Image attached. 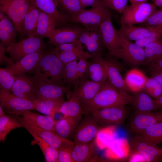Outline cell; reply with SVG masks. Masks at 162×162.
I'll return each instance as SVG.
<instances>
[{"instance_id":"1f68e13d","label":"cell","mask_w":162,"mask_h":162,"mask_svg":"<svg viewBox=\"0 0 162 162\" xmlns=\"http://www.w3.org/2000/svg\"><path fill=\"white\" fill-rule=\"evenodd\" d=\"M58 112L62 113L64 117L82 115L84 113L80 99L74 92L68 100L62 104Z\"/></svg>"},{"instance_id":"be15d7a7","label":"cell","mask_w":162,"mask_h":162,"mask_svg":"<svg viewBox=\"0 0 162 162\" xmlns=\"http://www.w3.org/2000/svg\"></svg>"},{"instance_id":"91938a15","label":"cell","mask_w":162,"mask_h":162,"mask_svg":"<svg viewBox=\"0 0 162 162\" xmlns=\"http://www.w3.org/2000/svg\"><path fill=\"white\" fill-rule=\"evenodd\" d=\"M154 100L157 104L162 109V95L158 98Z\"/></svg>"},{"instance_id":"8fae6325","label":"cell","mask_w":162,"mask_h":162,"mask_svg":"<svg viewBox=\"0 0 162 162\" xmlns=\"http://www.w3.org/2000/svg\"><path fill=\"white\" fill-rule=\"evenodd\" d=\"M121 44L120 58L135 66L145 65V57L144 48L125 37L118 30Z\"/></svg>"},{"instance_id":"b9f144b4","label":"cell","mask_w":162,"mask_h":162,"mask_svg":"<svg viewBox=\"0 0 162 162\" xmlns=\"http://www.w3.org/2000/svg\"><path fill=\"white\" fill-rule=\"evenodd\" d=\"M78 60L64 64L63 71L64 82L68 84L75 83L77 78Z\"/></svg>"},{"instance_id":"d6a6232c","label":"cell","mask_w":162,"mask_h":162,"mask_svg":"<svg viewBox=\"0 0 162 162\" xmlns=\"http://www.w3.org/2000/svg\"><path fill=\"white\" fill-rule=\"evenodd\" d=\"M94 142L75 146L71 152L73 162H84L89 160L95 152Z\"/></svg>"},{"instance_id":"94428289","label":"cell","mask_w":162,"mask_h":162,"mask_svg":"<svg viewBox=\"0 0 162 162\" xmlns=\"http://www.w3.org/2000/svg\"><path fill=\"white\" fill-rule=\"evenodd\" d=\"M5 115L3 108L1 105H0V117L3 116Z\"/></svg>"},{"instance_id":"c3c4849f","label":"cell","mask_w":162,"mask_h":162,"mask_svg":"<svg viewBox=\"0 0 162 162\" xmlns=\"http://www.w3.org/2000/svg\"><path fill=\"white\" fill-rule=\"evenodd\" d=\"M72 149L65 147L58 149V162H73L71 155Z\"/></svg>"},{"instance_id":"6125c7cd","label":"cell","mask_w":162,"mask_h":162,"mask_svg":"<svg viewBox=\"0 0 162 162\" xmlns=\"http://www.w3.org/2000/svg\"><path fill=\"white\" fill-rule=\"evenodd\" d=\"M3 12L1 11L0 12V20L3 19L6 16Z\"/></svg>"},{"instance_id":"277c9868","label":"cell","mask_w":162,"mask_h":162,"mask_svg":"<svg viewBox=\"0 0 162 162\" xmlns=\"http://www.w3.org/2000/svg\"><path fill=\"white\" fill-rule=\"evenodd\" d=\"M34 93L36 99L43 100H56L64 98L68 87L53 83L47 78L39 73H35Z\"/></svg>"},{"instance_id":"f35d334b","label":"cell","mask_w":162,"mask_h":162,"mask_svg":"<svg viewBox=\"0 0 162 162\" xmlns=\"http://www.w3.org/2000/svg\"><path fill=\"white\" fill-rule=\"evenodd\" d=\"M136 134L153 144L157 145L162 142V122L152 125Z\"/></svg>"},{"instance_id":"ffe728a7","label":"cell","mask_w":162,"mask_h":162,"mask_svg":"<svg viewBox=\"0 0 162 162\" xmlns=\"http://www.w3.org/2000/svg\"><path fill=\"white\" fill-rule=\"evenodd\" d=\"M44 54L43 52H36L28 55L6 68L15 76L34 71Z\"/></svg>"},{"instance_id":"d590c367","label":"cell","mask_w":162,"mask_h":162,"mask_svg":"<svg viewBox=\"0 0 162 162\" xmlns=\"http://www.w3.org/2000/svg\"><path fill=\"white\" fill-rule=\"evenodd\" d=\"M115 130L114 125L99 129L94 138L96 146L100 150L106 149L114 140Z\"/></svg>"},{"instance_id":"7bdbcfd3","label":"cell","mask_w":162,"mask_h":162,"mask_svg":"<svg viewBox=\"0 0 162 162\" xmlns=\"http://www.w3.org/2000/svg\"><path fill=\"white\" fill-rule=\"evenodd\" d=\"M143 90L154 99L158 98L162 95V86L151 77H147Z\"/></svg>"},{"instance_id":"8d00e7d4","label":"cell","mask_w":162,"mask_h":162,"mask_svg":"<svg viewBox=\"0 0 162 162\" xmlns=\"http://www.w3.org/2000/svg\"><path fill=\"white\" fill-rule=\"evenodd\" d=\"M144 49L145 65H148L162 58V38L149 44Z\"/></svg>"},{"instance_id":"5bb4252c","label":"cell","mask_w":162,"mask_h":162,"mask_svg":"<svg viewBox=\"0 0 162 162\" xmlns=\"http://www.w3.org/2000/svg\"><path fill=\"white\" fill-rule=\"evenodd\" d=\"M0 105L10 114L34 109L33 101L20 98L9 90L0 89Z\"/></svg>"},{"instance_id":"836d02e7","label":"cell","mask_w":162,"mask_h":162,"mask_svg":"<svg viewBox=\"0 0 162 162\" xmlns=\"http://www.w3.org/2000/svg\"><path fill=\"white\" fill-rule=\"evenodd\" d=\"M128 144L126 139L119 138L114 140L106 149L104 153L105 156L112 160H117L126 156L128 152L124 151V146Z\"/></svg>"},{"instance_id":"83f0119b","label":"cell","mask_w":162,"mask_h":162,"mask_svg":"<svg viewBox=\"0 0 162 162\" xmlns=\"http://www.w3.org/2000/svg\"><path fill=\"white\" fill-rule=\"evenodd\" d=\"M56 20L49 14L40 10L34 37H48L55 29Z\"/></svg>"},{"instance_id":"ba28073f","label":"cell","mask_w":162,"mask_h":162,"mask_svg":"<svg viewBox=\"0 0 162 162\" xmlns=\"http://www.w3.org/2000/svg\"><path fill=\"white\" fill-rule=\"evenodd\" d=\"M111 16L106 18L100 24L102 40L110 54L120 58L121 44L118 30L114 28L111 21Z\"/></svg>"},{"instance_id":"e575fe53","label":"cell","mask_w":162,"mask_h":162,"mask_svg":"<svg viewBox=\"0 0 162 162\" xmlns=\"http://www.w3.org/2000/svg\"><path fill=\"white\" fill-rule=\"evenodd\" d=\"M53 50L64 64L76 60H79L81 58H85L87 59L92 58V57L88 52L84 50L83 46L80 42L74 49L70 52H60L55 49Z\"/></svg>"},{"instance_id":"f5cc1de1","label":"cell","mask_w":162,"mask_h":162,"mask_svg":"<svg viewBox=\"0 0 162 162\" xmlns=\"http://www.w3.org/2000/svg\"><path fill=\"white\" fill-rule=\"evenodd\" d=\"M15 37L4 30L0 29V39L3 44L8 46L14 42ZM7 46V47H8Z\"/></svg>"},{"instance_id":"ac0fdd59","label":"cell","mask_w":162,"mask_h":162,"mask_svg":"<svg viewBox=\"0 0 162 162\" xmlns=\"http://www.w3.org/2000/svg\"><path fill=\"white\" fill-rule=\"evenodd\" d=\"M83 29L78 26L56 29L48 37L50 43L57 46L63 44L76 42L79 39Z\"/></svg>"},{"instance_id":"7c38bea8","label":"cell","mask_w":162,"mask_h":162,"mask_svg":"<svg viewBox=\"0 0 162 162\" xmlns=\"http://www.w3.org/2000/svg\"><path fill=\"white\" fill-rule=\"evenodd\" d=\"M99 130L98 122L92 116L82 120L72 135L75 146L90 142Z\"/></svg>"},{"instance_id":"7402d4cb","label":"cell","mask_w":162,"mask_h":162,"mask_svg":"<svg viewBox=\"0 0 162 162\" xmlns=\"http://www.w3.org/2000/svg\"><path fill=\"white\" fill-rule=\"evenodd\" d=\"M131 96L130 103L137 112H146L162 109L154 99L144 90L134 93Z\"/></svg>"},{"instance_id":"60d3db41","label":"cell","mask_w":162,"mask_h":162,"mask_svg":"<svg viewBox=\"0 0 162 162\" xmlns=\"http://www.w3.org/2000/svg\"><path fill=\"white\" fill-rule=\"evenodd\" d=\"M58 5L68 13L70 17L85 9L80 0H57Z\"/></svg>"},{"instance_id":"3957f363","label":"cell","mask_w":162,"mask_h":162,"mask_svg":"<svg viewBox=\"0 0 162 162\" xmlns=\"http://www.w3.org/2000/svg\"><path fill=\"white\" fill-rule=\"evenodd\" d=\"M16 115L20 123L31 135H36L45 141L52 147L59 149L62 147L73 149L75 146L74 142L60 136L55 132L46 130L31 124L22 117Z\"/></svg>"},{"instance_id":"8992f818","label":"cell","mask_w":162,"mask_h":162,"mask_svg":"<svg viewBox=\"0 0 162 162\" xmlns=\"http://www.w3.org/2000/svg\"><path fill=\"white\" fill-rule=\"evenodd\" d=\"M45 46L41 38L28 37L19 42L12 43L5 50L9 54L12 61L15 63L28 55L43 52Z\"/></svg>"},{"instance_id":"9c48e42d","label":"cell","mask_w":162,"mask_h":162,"mask_svg":"<svg viewBox=\"0 0 162 162\" xmlns=\"http://www.w3.org/2000/svg\"><path fill=\"white\" fill-rule=\"evenodd\" d=\"M110 16L111 15L109 8L102 4L89 9H85L71 17L70 21L80 24L86 28L100 25Z\"/></svg>"},{"instance_id":"603a6c76","label":"cell","mask_w":162,"mask_h":162,"mask_svg":"<svg viewBox=\"0 0 162 162\" xmlns=\"http://www.w3.org/2000/svg\"><path fill=\"white\" fill-rule=\"evenodd\" d=\"M30 2L40 10L54 17L57 23L64 24L70 21V17L69 16L58 10L57 0H30Z\"/></svg>"},{"instance_id":"11a10c76","label":"cell","mask_w":162,"mask_h":162,"mask_svg":"<svg viewBox=\"0 0 162 162\" xmlns=\"http://www.w3.org/2000/svg\"><path fill=\"white\" fill-rule=\"evenodd\" d=\"M149 71L150 77L154 79L162 86V71L153 70Z\"/></svg>"},{"instance_id":"f546056e","label":"cell","mask_w":162,"mask_h":162,"mask_svg":"<svg viewBox=\"0 0 162 162\" xmlns=\"http://www.w3.org/2000/svg\"><path fill=\"white\" fill-rule=\"evenodd\" d=\"M40 10L31 4L23 20L22 33L28 37H34Z\"/></svg>"},{"instance_id":"6da1fadb","label":"cell","mask_w":162,"mask_h":162,"mask_svg":"<svg viewBox=\"0 0 162 162\" xmlns=\"http://www.w3.org/2000/svg\"><path fill=\"white\" fill-rule=\"evenodd\" d=\"M131 96L119 92L108 80L94 97L82 106L86 113L106 108L124 106L130 103Z\"/></svg>"},{"instance_id":"30bf717a","label":"cell","mask_w":162,"mask_h":162,"mask_svg":"<svg viewBox=\"0 0 162 162\" xmlns=\"http://www.w3.org/2000/svg\"><path fill=\"white\" fill-rule=\"evenodd\" d=\"M131 139L129 145L133 153L141 155L146 161L157 162L162 161V148L142 138L138 134Z\"/></svg>"},{"instance_id":"4fadbf2b","label":"cell","mask_w":162,"mask_h":162,"mask_svg":"<svg viewBox=\"0 0 162 162\" xmlns=\"http://www.w3.org/2000/svg\"><path fill=\"white\" fill-rule=\"evenodd\" d=\"M162 122V109L146 112L135 113L129 122V129L132 133L137 134L156 123Z\"/></svg>"},{"instance_id":"74e56055","label":"cell","mask_w":162,"mask_h":162,"mask_svg":"<svg viewBox=\"0 0 162 162\" xmlns=\"http://www.w3.org/2000/svg\"><path fill=\"white\" fill-rule=\"evenodd\" d=\"M22 127L15 116L5 115L0 117V141L4 142L8 134L14 129Z\"/></svg>"},{"instance_id":"7dc6e473","label":"cell","mask_w":162,"mask_h":162,"mask_svg":"<svg viewBox=\"0 0 162 162\" xmlns=\"http://www.w3.org/2000/svg\"><path fill=\"white\" fill-rule=\"evenodd\" d=\"M143 23L146 26L162 25V8L155 11Z\"/></svg>"},{"instance_id":"4dcf8cb0","label":"cell","mask_w":162,"mask_h":162,"mask_svg":"<svg viewBox=\"0 0 162 162\" xmlns=\"http://www.w3.org/2000/svg\"><path fill=\"white\" fill-rule=\"evenodd\" d=\"M65 101L64 98L56 100H43L36 99L33 101L34 109L42 114L54 118L56 112Z\"/></svg>"},{"instance_id":"680465c9","label":"cell","mask_w":162,"mask_h":162,"mask_svg":"<svg viewBox=\"0 0 162 162\" xmlns=\"http://www.w3.org/2000/svg\"><path fill=\"white\" fill-rule=\"evenodd\" d=\"M131 4H134L139 3L146 2L148 0H129Z\"/></svg>"},{"instance_id":"f6af8a7d","label":"cell","mask_w":162,"mask_h":162,"mask_svg":"<svg viewBox=\"0 0 162 162\" xmlns=\"http://www.w3.org/2000/svg\"><path fill=\"white\" fill-rule=\"evenodd\" d=\"M154 30L149 37L135 41V44L139 46L144 48L149 44L162 38V25L153 26Z\"/></svg>"},{"instance_id":"e0dca14e","label":"cell","mask_w":162,"mask_h":162,"mask_svg":"<svg viewBox=\"0 0 162 162\" xmlns=\"http://www.w3.org/2000/svg\"><path fill=\"white\" fill-rule=\"evenodd\" d=\"M35 81L34 76L25 74L15 76V80L10 91L16 95L32 101L36 99L34 93Z\"/></svg>"},{"instance_id":"cb8c5ba5","label":"cell","mask_w":162,"mask_h":162,"mask_svg":"<svg viewBox=\"0 0 162 162\" xmlns=\"http://www.w3.org/2000/svg\"><path fill=\"white\" fill-rule=\"evenodd\" d=\"M100 58L106 68L108 80L111 84L119 92L127 93L130 92L127 87L117 65L112 62L103 59L101 54L100 56Z\"/></svg>"},{"instance_id":"9f6ffc18","label":"cell","mask_w":162,"mask_h":162,"mask_svg":"<svg viewBox=\"0 0 162 162\" xmlns=\"http://www.w3.org/2000/svg\"><path fill=\"white\" fill-rule=\"evenodd\" d=\"M148 66V71L153 70L162 71V58Z\"/></svg>"},{"instance_id":"681fc988","label":"cell","mask_w":162,"mask_h":162,"mask_svg":"<svg viewBox=\"0 0 162 162\" xmlns=\"http://www.w3.org/2000/svg\"><path fill=\"white\" fill-rule=\"evenodd\" d=\"M85 58H80L77 63V78L81 80L86 77L88 62Z\"/></svg>"},{"instance_id":"f907efd6","label":"cell","mask_w":162,"mask_h":162,"mask_svg":"<svg viewBox=\"0 0 162 162\" xmlns=\"http://www.w3.org/2000/svg\"><path fill=\"white\" fill-rule=\"evenodd\" d=\"M0 29L4 30L16 37V30L14 25L10 20L5 16L0 21Z\"/></svg>"},{"instance_id":"484cf974","label":"cell","mask_w":162,"mask_h":162,"mask_svg":"<svg viewBox=\"0 0 162 162\" xmlns=\"http://www.w3.org/2000/svg\"><path fill=\"white\" fill-rule=\"evenodd\" d=\"M101 54L92 57L93 61L88 62L86 77L95 82L104 83L106 82L108 76L106 68L100 58Z\"/></svg>"},{"instance_id":"4316f807","label":"cell","mask_w":162,"mask_h":162,"mask_svg":"<svg viewBox=\"0 0 162 162\" xmlns=\"http://www.w3.org/2000/svg\"><path fill=\"white\" fill-rule=\"evenodd\" d=\"M147 79L142 71L134 68L127 73L124 79L130 91L135 93L144 89Z\"/></svg>"},{"instance_id":"ab89813d","label":"cell","mask_w":162,"mask_h":162,"mask_svg":"<svg viewBox=\"0 0 162 162\" xmlns=\"http://www.w3.org/2000/svg\"><path fill=\"white\" fill-rule=\"evenodd\" d=\"M36 142L39 146L47 162H58V150L54 148L39 136L32 134Z\"/></svg>"},{"instance_id":"52a82bcc","label":"cell","mask_w":162,"mask_h":162,"mask_svg":"<svg viewBox=\"0 0 162 162\" xmlns=\"http://www.w3.org/2000/svg\"><path fill=\"white\" fill-rule=\"evenodd\" d=\"M31 3L30 0H0V10L13 22L18 32L22 33L23 20Z\"/></svg>"},{"instance_id":"f1b7e54d","label":"cell","mask_w":162,"mask_h":162,"mask_svg":"<svg viewBox=\"0 0 162 162\" xmlns=\"http://www.w3.org/2000/svg\"><path fill=\"white\" fill-rule=\"evenodd\" d=\"M154 30L153 26L145 27H137L134 25L121 26L119 30L126 38L135 41L150 37Z\"/></svg>"},{"instance_id":"ee69618b","label":"cell","mask_w":162,"mask_h":162,"mask_svg":"<svg viewBox=\"0 0 162 162\" xmlns=\"http://www.w3.org/2000/svg\"><path fill=\"white\" fill-rule=\"evenodd\" d=\"M15 80L13 75L6 68H0V89L10 91Z\"/></svg>"},{"instance_id":"d6986e66","label":"cell","mask_w":162,"mask_h":162,"mask_svg":"<svg viewBox=\"0 0 162 162\" xmlns=\"http://www.w3.org/2000/svg\"><path fill=\"white\" fill-rule=\"evenodd\" d=\"M105 82H96L85 78L78 80L75 83L74 92L78 97L82 106L94 97Z\"/></svg>"},{"instance_id":"d4e9b609","label":"cell","mask_w":162,"mask_h":162,"mask_svg":"<svg viewBox=\"0 0 162 162\" xmlns=\"http://www.w3.org/2000/svg\"><path fill=\"white\" fill-rule=\"evenodd\" d=\"M82 115L64 117L56 122L55 133L68 139L72 135L82 120Z\"/></svg>"},{"instance_id":"6f0895ef","label":"cell","mask_w":162,"mask_h":162,"mask_svg":"<svg viewBox=\"0 0 162 162\" xmlns=\"http://www.w3.org/2000/svg\"><path fill=\"white\" fill-rule=\"evenodd\" d=\"M5 50L2 44L0 45V63L1 64L5 62V58L6 56L4 54V52Z\"/></svg>"},{"instance_id":"db71d44e","label":"cell","mask_w":162,"mask_h":162,"mask_svg":"<svg viewBox=\"0 0 162 162\" xmlns=\"http://www.w3.org/2000/svg\"><path fill=\"white\" fill-rule=\"evenodd\" d=\"M80 0L82 5L85 8L88 6H91L92 8H95L102 5V0Z\"/></svg>"},{"instance_id":"7a4b0ae2","label":"cell","mask_w":162,"mask_h":162,"mask_svg":"<svg viewBox=\"0 0 162 162\" xmlns=\"http://www.w3.org/2000/svg\"><path fill=\"white\" fill-rule=\"evenodd\" d=\"M64 65L53 50L44 54L34 70L43 72L34 73H39L53 83L62 86Z\"/></svg>"},{"instance_id":"816d5d0a","label":"cell","mask_w":162,"mask_h":162,"mask_svg":"<svg viewBox=\"0 0 162 162\" xmlns=\"http://www.w3.org/2000/svg\"><path fill=\"white\" fill-rule=\"evenodd\" d=\"M78 40L73 43L63 44L57 46L55 48L56 51L60 52H66L71 51L74 49L80 43Z\"/></svg>"},{"instance_id":"bcb514c9","label":"cell","mask_w":162,"mask_h":162,"mask_svg":"<svg viewBox=\"0 0 162 162\" xmlns=\"http://www.w3.org/2000/svg\"><path fill=\"white\" fill-rule=\"evenodd\" d=\"M128 0H102L104 6L122 14L128 6Z\"/></svg>"},{"instance_id":"2e32d148","label":"cell","mask_w":162,"mask_h":162,"mask_svg":"<svg viewBox=\"0 0 162 162\" xmlns=\"http://www.w3.org/2000/svg\"><path fill=\"white\" fill-rule=\"evenodd\" d=\"M124 106L106 108L93 111L90 113L98 123L104 125L119 124L126 118Z\"/></svg>"},{"instance_id":"44dd1931","label":"cell","mask_w":162,"mask_h":162,"mask_svg":"<svg viewBox=\"0 0 162 162\" xmlns=\"http://www.w3.org/2000/svg\"><path fill=\"white\" fill-rule=\"evenodd\" d=\"M12 114L19 116L28 122L43 129L55 132L56 121L52 116L40 115L29 110H24L15 112Z\"/></svg>"},{"instance_id":"9a60e30c","label":"cell","mask_w":162,"mask_h":162,"mask_svg":"<svg viewBox=\"0 0 162 162\" xmlns=\"http://www.w3.org/2000/svg\"><path fill=\"white\" fill-rule=\"evenodd\" d=\"M100 25L85 27L79 39L84 44L92 57L101 54L103 44Z\"/></svg>"},{"instance_id":"5b68a950","label":"cell","mask_w":162,"mask_h":162,"mask_svg":"<svg viewBox=\"0 0 162 162\" xmlns=\"http://www.w3.org/2000/svg\"><path fill=\"white\" fill-rule=\"evenodd\" d=\"M156 10L154 4L146 2L128 5L120 18L121 26L143 23Z\"/></svg>"}]
</instances>
